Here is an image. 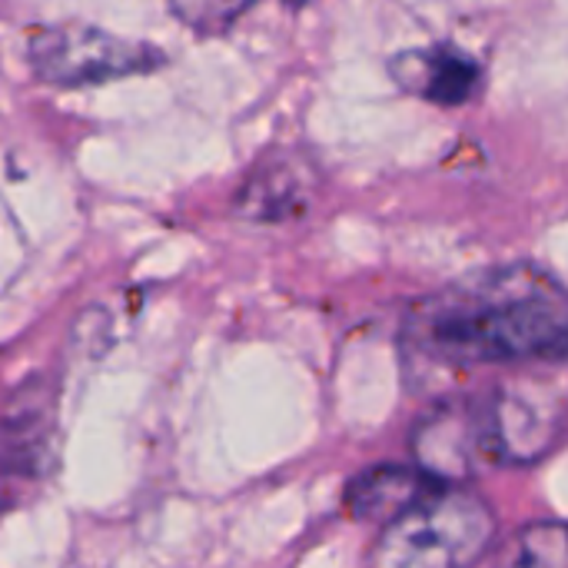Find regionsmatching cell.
<instances>
[{"label": "cell", "mask_w": 568, "mask_h": 568, "mask_svg": "<svg viewBox=\"0 0 568 568\" xmlns=\"http://www.w3.org/2000/svg\"><path fill=\"white\" fill-rule=\"evenodd\" d=\"M406 343L439 366L562 359L568 296L552 273L532 263L499 266L419 300L406 316Z\"/></svg>", "instance_id": "1"}, {"label": "cell", "mask_w": 568, "mask_h": 568, "mask_svg": "<svg viewBox=\"0 0 568 568\" xmlns=\"http://www.w3.org/2000/svg\"><path fill=\"white\" fill-rule=\"evenodd\" d=\"M559 439V389L523 379L433 409L413 436V453L416 466L439 483H459L486 466H529L549 456Z\"/></svg>", "instance_id": "2"}, {"label": "cell", "mask_w": 568, "mask_h": 568, "mask_svg": "<svg viewBox=\"0 0 568 568\" xmlns=\"http://www.w3.org/2000/svg\"><path fill=\"white\" fill-rule=\"evenodd\" d=\"M496 536L493 509L443 483L383 526L373 562L389 568H453L476 562Z\"/></svg>", "instance_id": "3"}, {"label": "cell", "mask_w": 568, "mask_h": 568, "mask_svg": "<svg viewBox=\"0 0 568 568\" xmlns=\"http://www.w3.org/2000/svg\"><path fill=\"white\" fill-rule=\"evenodd\" d=\"M30 70L53 87H87L150 73L166 63L153 43L126 40L87 23H53L30 33L27 43Z\"/></svg>", "instance_id": "4"}, {"label": "cell", "mask_w": 568, "mask_h": 568, "mask_svg": "<svg viewBox=\"0 0 568 568\" xmlns=\"http://www.w3.org/2000/svg\"><path fill=\"white\" fill-rule=\"evenodd\" d=\"M389 73L403 90L439 106H463L483 87V67L469 53L446 43L393 57Z\"/></svg>", "instance_id": "5"}, {"label": "cell", "mask_w": 568, "mask_h": 568, "mask_svg": "<svg viewBox=\"0 0 568 568\" xmlns=\"http://www.w3.org/2000/svg\"><path fill=\"white\" fill-rule=\"evenodd\" d=\"M439 479H433L419 466H373L359 473L346 489V509L363 523H393L426 493H433Z\"/></svg>", "instance_id": "6"}, {"label": "cell", "mask_w": 568, "mask_h": 568, "mask_svg": "<svg viewBox=\"0 0 568 568\" xmlns=\"http://www.w3.org/2000/svg\"><path fill=\"white\" fill-rule=\"evenodd\" d=\"M310 203V173L300 163L273 160L270 166H260L253 180L240 190V213L250 220H286L300 216Z\"/></svg>", "instance_id": "7"}, {"label": "cell", "mask_w": 568, "mask_h": 568, "mask_svg": "<svg viewBox=\"0 0 568 568\" xmlns=\"http://www.w3.org/2000/svg\"><path fill=\"white\" fill-rule=\"evenodd\" d=\"M50 446V423L43 409L23 406V409H7L0 416V469L3 473H23L37 476L40 463L47 459Z\"/></svg>", "instance_id": "8"}, {"label": "cell", "mask_w": 568, "mask_h": 568, "mask_svg": "<svg viewBox=\"0 0 568 568\" xmlns=\"http://www.w3.org/2000/svg\"><path fill=\"white\" fill-rule=\"evenodd\" d=\"M519 566H542V568H566L568 549H566V529L562 523H542L523 532L519 539Z\"/></svg>", "instance_id": "9"}, {"label": "cell", "mask_w": 568, "mask_h": 568, "mask_svg": "<svg viewBox=\"0 0 568 568\" xmlns=\"http://www.w3.org/2000/svg\"><path fill=\"white\" fill-rule=\"evenodd\" d=\"M253 0H170V10L200 33H216L230 27Z\"/></svg>", "instance_id": "10"}, {"label": "cell", "mask_w": 568, "mask_h": 568, "mask_svg": "<svg viewBox=\"0 0 568 568\" xmlns=\"http://www.w3.org/2000/svg\"><path fill=\"white\" fill-rule=\"evenodd\" d=\"M293 3H303V0H293Z\"/></svg>", "instance_id": "11"}]
</instances>
